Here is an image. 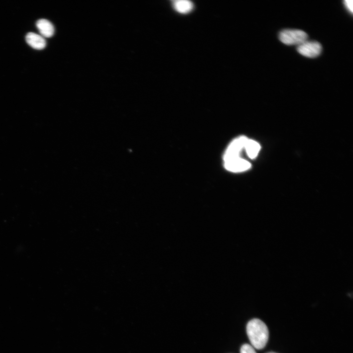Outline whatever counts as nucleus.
<instances>
[{
    "label": "nucleus",
    "instance_id": "1",
    "mask_svg": "<svg viewBox=\"0 0 353 353\" xmlns=\"http://www.w3.org/2000/svg\"><path fill=\"white\" fill-rule=\"evenodd\" d=\"M246 331L253 348L261 350L265 347L269 338V330L262 321L257 318L252 319L247 325Z\"/></svg>",
    "mask_w": 353,
    "mask_h": 353
},
{
    "label": "nucleus",
    "instance_id": "2",
    "mask_svg": "<svg viewBox=\"0 0 353 353\" xmlns=\"http://www.w3.org/2000/svg\"><path fill=\"white\" fill-rule=\"evenodd\" d=\"M308 35L304 31L296 29H285L278 34L279 40L287 45H299L306 41Z\"/></svg>",
    "mask_w": 353,
    "mask_h": 353
},
{
    "label": "nucleus",
    "instance_id": "3",
    "mask_svg": "<svg viewBox=\"0 0 353 353\" xmlns=\"http://www.w3.org/2000/svg\"><path fill=\"white\" fill-rule=\"evenodd\" d=\"M297 50L300 54L304 56L315 58L321 54L322 46L317 41H305L298 46Z\"/></svg>",
    "mask_w": 353,
    "mask_h": 353
},
{
    "label": "nucleus",
    "instance_id": "4",
    "mask_svg": "<svg viewBox=\"0 0 353 353\" xmlns=\"http://www.w3.org/2000/svg\"><path fill=\"white\" fill-rule=\"evenodd\" d=\"M248 139L247 137L242 136L232 141L224 154V162L240 157L239 153L244 148Z\"/></svg>",
    "mask_w": 353,
    "mask_h": 353
},
{
    "label": "nucleus",
    "instance_id": "5",
    "mask_svg": "<svg viewBox=\"0 0 353 353\" xmlns=\"http://www.w3.org/2000/svg\"><path fill=\"white\" fill-rule=\"evenodd\" d=\"M225 168L232 172H241L248 170L251 166L250 162L240 157L225 161Z\"/></svg>",
    "mask_w": 353,
    "mask_h": 353
},
{
    "label": "nucleus",
    "instance_id": "6",
    "mask_svg": "<svg viewBox=\"0 0 353 353\" xmlns=\"http://www.w3.org/2000/svg\"><path fill=\"white\" fill-rule=\"evenodd\" d=\"M25 40L31 47L36 50H43L46 46L45 38L33 32L28 33L25 36Z\"/></svg>",
    "mask_w": 353,
    "mask_h": 353
},
{
    "label": "nucleus",
    "instance_id": "7",
    "mask_svg": "<svg viewBox=\"0 0 353 353\" xmlns=\"http://www.w3.org/2000/svg\"><path fill=\"white\" fill-rule=\"evenodd\" d=\"M41 35L43 37L49 38L53 36L54 33V27L51 22L47 19L38 20L36 24Z\"/></svg>",
    "mask_w": 353,
    "mask_h": 353
},
{
    "label": "nucleus",
    "instance_id": "8",
    "mask_svg": "<svg viewBox=\"0 0 353 353\" xmlns=\"http://www.w3.org/2000/svg\"><path fill=\"white\" fill-rule=\"evenodd\" d=\"M173 5L176 11L183 14L190 12L193 8V3L187 0H175L174 1Z\"/></svg>",
    "mask_w": 353,
    "mask_h": 353
},
{
    "label": "nucleus",
    "instance_id": "9",
    "mask_svg": "<svg viewBox=\"0 0 353 353\" xmlns=\"http://www.w3.org/2000/svg\"><path fill=\"white\" fill-rule=\"evenodd\" d=\"M244 148L248 156L252 158H254L257 155L260 150L259 144L256 141L248 139L245 145Z\"/></svg>",
    "mask_w": 353,
    "mask_h": 353
},
{
    "label": "nucleus",
    "instance_id": "10",
    "mask_svg": "<svg viewBox=\"0 0 353 353\" xmlns=\"http://www.w3.org/2000/svg\"><path fill=\"white\" fill-rule=\"evenodd\" d=\"M240 353H256V351L251 345L248 344H243L240 348Z\"/></svg>",
    "mask_w": 353,
    "mask_h": 353
},
{
    "label": "nucleus",
    "instance_id": "11",
    "mask_svg": "<svg viewBox=\"0 0 353 353\" xmlns=\"http://www.w3.org/2000/svg\"><path fill=\"white\" fill-rule=\"evenodd\" d=\"M344 3L346 7L352 13H353V0H345L344 1Z\"/></svg>",
    "mask_w": 353,
    "mask_h": 353
},
{
    "label": "nucleus",
    "instance_id": "12",
    "mask_svg": "<svg viewBox=\"0 0 353 353\" xmlns=\"http://www.w3.org/2000/svg\"><path fill=\"white\" fill-rule=\"evenodd\" d=\"M274 353V352H270V353Z\"/></svg>",
    "mask_w": 353,
    "mask_h": 353
}]
</instances>
